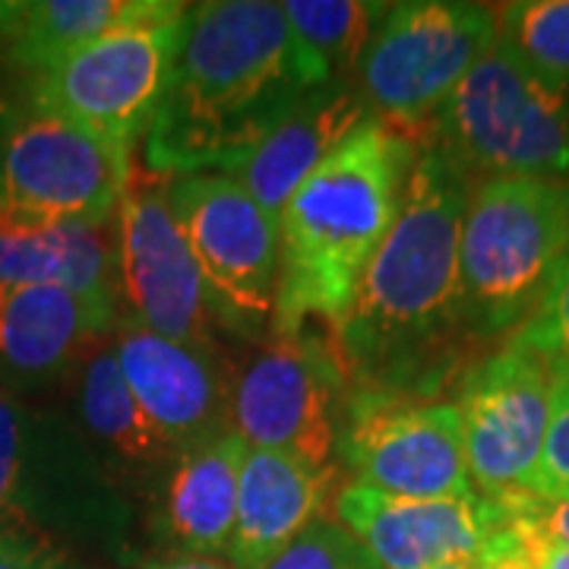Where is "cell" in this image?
<instances>
[{
  "label": "cell",
  "instance_id": "30",
  "mask_svg": "<svg viewBox=\"0 0 569 569\" xmlns=\"http://www.w3.org/2000/svg\"><path fill=\"white\" fill-rule=\"evenodd\" d=\"M22 471V418L0 392V519L7 516Z\"/></svg>",
  "mask_w": 569,
  "mask_h": 569
},
{
  "label": "cell",
  "instance_id": "28",
  "mask_svg": "<svg viewBox=\"0 0 569 569\" xmlns=\"http://www.w3.org/2000/svg\"><path fill=\"white\" fill-rule=\"evenodd\" d=\"M497 503L507 509V519L516 529H526L569 548V500H545L535 493H519Z\"/></svg>",
  "mask_w": 569,
  "mask_h": 569
},
{
  "label": "cell",
  "instance_id": "2",
  "mask_svg": "<svg viewBox=\"0 0 569 569\" xmlns=\"http://www.w3.org/2000/svg\"><path fill=\"white\" fill-rule=\"evenodd\" d=\"M415 159V142L367 118L298 187L279 222L276 336L310 320L339 336L399 212Z\"/></svg>",
  "mask_w": 569,
  "mask_h": 569
},
{
  "label": "cell",
  "instance_id": "1",
  "mask_svg": "<svg viewBox=\"0 0 569 569\" xmlns=\"http://www.w3.org/2000/svg\"><path fill=\"white\" fill-rule=\"evenodd\" d=\"M332 77L295 39L282 3L209 0L187 13L164 102L146 130L156 178L231 174Z\"/></svg>",
  "mask_w": 569,
  "mask_h": 569
},
{
  "label": "cell",
  "instance_id": "23",
  "mask_svg": "<svg viewBox=\"0 0 569 569\" xmlns=\"http://www.w3.org/2000/svg\"><path fill=\"white\" fill-rule=\"evenodd\" d=\"M282 10L301 48L339 82L342 73L358 70L367 41L389 7L361 0H284Z\"/></svg>",
  "mask_w": 569,
  "mask_h": 569
},
{
  "label": "cell",
  "instance_id": "8",
  "mask_svg": "<svg viewBox=\"0 0 569 569\" xmlns=\"http://www.w3.org/2000/svg\"><path fill=\"white\" fill-rule=\"evenodd\" d=\"M133 174L130 149L29 104L0 123V206L48 222H111Z\"/></svg>",
  "mask_w": 569,
  "mask_h": 569
},
{
  "label": "cell",
  "instance_id": "19",
  "mask_svg": "<svg viewBox=\"0 0 569 569\" xmlns=\"http://www.w3.org/2000/svg\"><path fill=\"white\" fill-rule=\"evenodd\" d=\"M118 222H48L0 206V284H63L111 301Z\"/></svg>",
  "mask_w": 569,
  "mask_h": 569
},
{
  "label": "cell",
  "instance_id": "29",
  "mask_svg": "<svg viewBox=\"0 0 569 569\" xmlns=\"http://www.w3.org/2000/svg\"><path fill=\"white\" fill-rule=\"evenodd\" d=\"M0 569H63L61 557L22 519H0Z\"/></svg>",
  "mask_w": 569,
  "mask_h": 569
},
{
  "label": "cell",
  "instance_id": "20",
  "mask_svg": "<svg viewBox=\"0 0 569 569\" xmlns=\"http://www.w3.org/2000/svg\"><path fill=\"white\" fill-rule=\"evenodd\" d=\"M247 449L234 430H222L181 452L164 490V529L183 553H224L234 531Z\"/></svg>",
  "mask_w": 569,
  "mask_h": 569
},
{
  "label": "cell",
  "instance_id": "32",
  "mask_svg": "<svg viewBox=\"0 0 569 569\" xmlns=\"http://www.w3.org/2000/svg\"><path fill=\"white\" fill-rule=\"evenodd\" d=\"M512 526V522H509ZM516 529V526H512ZM522 535V545L529 550V560L535 569H569V548L560 541H550L541 535H531L526 529H516Z\"/></svg>",
  "mask_w": 569,
  "mask_h": 569
},
{
  "label": "cell",
  "instance_id": "33",
  "mask_svg": "<svg viewBox=\"0 0 569 569\" xmlns=\"http://www.w3.org/2000/svg\"><path fill=\"white\" fill-rule=\"evenodd\" d=\"M142 569H238L228 560H216V557H197V553H174V557H162L152 560Z\"/></svg>",
  "mask_w": 569,
  "mask_h": 569
},
{
  "label": "cell",
  "instance_id": "22",
  "mask_svg": "<svg viewBox=\"0 0 569 569\" xmlns=\"http://www.w3.org/2000/svg\"><path fill=\"white\" fill-rule=\"evenodd\" d=\"M82 418L89 430L130 462H162L171 452L168 440L137 406L133 392L123 380L114 348H102L89 358L82 377Z\"/></svg>",
  "mask_w": 569,
  "mask_h": 569
},
{
  "label": "cell",
  "instance_id": "4",
  "mask_svg": "<svg viewBox=\"0 0 569 569\" xmlns=\"http://www.w3.org/2000/svg\"><path fill=\"white\" fill-rule=\"evenodd\" d=\"M567 253L569 181L485 178L462 216V323L481 336L519 329Z\"/></svg>",
  "mask_w": 569,
  "mask_h": 569
},
{
  "label": "cell",
  "instance_id": "17",
  "mask_svg": "<svg viewBox=\"0 0 569 569\" xmlns=\"http://www.w3.org/2000/svg\"><path fill=\"white\" fill-rule=\"evenodd\" d=\"M367 118L370 114L358 92L342 82L323 86L298 104L228 178H234L276 222H282L284 206L298 187Z\"/></svg>",
  "mask_w": 569,
  "mask_h": 569
},
{
  "label": "cell",
  "instance_id": "25",
  "mask_svg": "<svg viewBox=\"0 0 569 569\" xmlns=\"http://www.w3.org/2000/svg\"><path fill=\"white\" fill-rule=\"evenodd\" d=\"M512 342L531 351L553 377H569V253L557 263L529 320L516 329Z\"/></svg>",
  "mask_w": 569,
  "mask_h": 569
},
{
  "label": "cell",
  "instance_id": "11",
  "mask_svg": "<svg viewBox=\"0 0 569 569\" xmlns=\"http://www.w3.org/2000/svg\"><path fill=\"white\" fill-rule=\"evenodd\" d=\"M212 301L241 323H263L276 307L279 222L228 174H187L164 187Z\"/></svg>",
  "mask_w": 569,
  "mask_h": 569
},
{
  "label": "cell",
  "instance_id": "27",
  "mask_svg": "<svg viewBox=\"0 0 569 569\" xmlns=\"http://www.w3.org/2000/svg\"><path fill=\"white\" fill-rule=\"evenodd\" d=\"M529 493L545 500H569V377H553L550 421Z\"/></svg>",
  "mask_w": 569,
  "mask_h": 569
},
{
  "label": "cell",
  "instance_id": "24",
  "mask_svg": "<svg viewBox=\"0 0 569 569\" xmlns=\"http://www.w3.org/2000/svg\"><path fill=\"white\" fill-rule=\"evenodd\" d=\"M497 41L557 89H569V0H519L497 13Z\"/></svg>",
  "mask_w": 569,
  "mask_h": 569
},
{
  "label": "cell",
  "instance_id": "14",
  "mask_svg": "<svg viewBox=\"0 0 569 569\" xmlns=\"http://www.w3.org/2000/svg\"><path fill=\"white\" fill-rule=\"evenodd\" d=\"M339 526L351 531L380 569L478 567L509 519L481 493L447 500H406L351 481L336 493Z\"/></svg>",
  "mask_w": 569,
  "mask_h": 569
},
{
  "label": "cell",
  "instance_id": "16",
  "mask_svg": "<svg viewBox=\"0 0 569 569\" xmlns=\"http://www.w3.org/2000/svg\"><path fill=\"white\" fill-rule=\"evenodd\" d=\"M332 488V466L313 468L272 449H247L234 531L224 548L238 569H263L305 529H310Z\"/></svg>",
  "mask_w": 569,
  "mask_h": 569
},
{
  "label": "cell",
  "instance_id": "3",
  "mask_svg": "<svg viewBox=\"0 0 569 569\" xmlns=\"http://www.w3.org/2000/svg\"><path fill=\"white\" fill-rule=\"evenodd\" d=\"M468 174L437 149L418 152L399 212L367 266L339 348L367 387H396L418 365V351L462 320L459 238Z\"/></svg>",
  "mask_w": 569,
  "mask_h": 569
},
{
  "label": "cell",
  "instance_id": "26",
  "mask_svg": "<svg viewBox=\"0 0 569 569\" xmlns=\"http://www.w3.org/2000/svg\"><path fill=\"white\" fill-rule=\"evenodd\" d=\"M263 569H380L367 548L339 522L317 519Z\"/></svg>",
  "mask_w": 569,
  "mask_h": 569
},
{
  "label": "cell",
  "instance_id": "34",
  "mask_svg": "<svg viewBox=\"0 0 569 569\" xmlns=\"http://www.w3.org/2000/svg\"><path fill=\"white\" fill-rule=\"evenodd\" d=\"M433 569H475V567H468V563H443V567H433Z\"/></svg>",
  "mask_w": 569,
  "mask_h": 569
},
{
  "label": "cell",
  "instance_id": "12",
  "mask_svg": "<svg viewBox=\"0 0 569 569\" xmlns=\"http://www.w3.org/2000/svg\"><path fill=\"white\" fill-rule=\"evenodd\" d=\"M553 373L512 342L468 367L459 387V421L471 485L488 500L529 493L550 421Z\"/></svg>",
  "mask_w": 569,
  "mask_h": 569
},
{
  "label": "cell",
  "instance_id": "15",
  "mask_svg": "<svg viewBox=\"0 0 569 569\" xmlns=\"http://www.w3.org/2000/svg\"><path fill=\"white\" fill-rule=\"evenodd\" d=\"M114 358L137 406L171 449L183 452L228 430L222 418L231 396L209 348L183 346L130 320L118 329Z\"/></svg>",
  "mask_w": 569,
  "mask_h": 569
},
{
  "label": "cell",
  "instance_id": "21",
  "mask_svg": "<svg viewBox=\"0 0 569 569\" xmlns=\"http://www.w3.org/2000/svg\"><path fill=\"white\" fill-rule=\"evenodd\" d=\"M168 0H39V3H13L10 20L0 39L10 41V54L20 67L51 70L54 63L73 54L89 41L102 39L104 32L130 22L162 17Z\"/></svg>",
  "mask_w": 569,
  "mask_h": 569
},
{
  "label": "cell",
  "instance_id": "18",
  "mask_svg": "<svg viewBox=\"0 0 569 569\" xmlns=\"http://www.w3.org/2000/svg\"><path fill=\"white\" fill-rule=\"evenodd\" d=\"M114 301L63 284H0V365L22 377H54L111 329Z\"/></svg>",
  "mask_w": 569,
  "mask_h": 569
},
{
  "label": "cell",
  "instance_id": "6",
  "mask_svg": "<svg viewBox=\"0 0 569 569\" xmlns=\"http://www.w3.org/2000/svg\"><path fill=\"white\" fill-rule=\"evenodd\" d=\"M493 44L497 13L490 7L459 0L396 3L358 61V96L373 121L415 142Z\"/></svg>",
  "mask_w": 569,
  "mask_h": 569
},
{
  "label": "cell",
  "instance_id": "13",
  "mask_svg": "<svg viewBox=\"0 0 569 569\" xmlns=\"http://www.w3.org/2000/svg\"><path fill=\"white\" fill-rule=\"evenodd\" d=\"M168 183L130 174L118 212V279L133 320L164 339L209 348L212 295L168 206Z\"/></svg>",
  "mask_w": 569,
  "mask_h": 569
},
{
  "label": "cell",
  "instance_id": "5",
  "mask_svg": "<svg viewBox=\"0 0 569 569\" xmlns=\"http://www.w3.org/2000/svg\"><path fill=\"white\" fill-rule=\"evenodd\" d=\"M430 130V149L462 174L569 181L567 89L541 80L500 41L462 77Z\"/></svg>",
  "mask_w": 569,
  "mask_h": 569
},
{
  "label": "cell",
  "instance_id": "9",
  "mask_svg": "<svg viewBox=\"0 0 569 569\" xmlns=\"http://www.w3.org/2000/svg\"><path fill=\"white\" fill-rule=\"evenodd\" d=\"M342 456L358 485L389 497L447 500L475 493L456 402L361 387L348 406Z\"/></svg>",
  "mask_w": 569,
  "mask_h": 569
},
{
  "label": "cell",
  "instance_id": "10",
  "mask_svg": "<svg viewBox=\"0 0 569 569\" xmlns=\"http://www.w3.org/2000/svg\"><path fill=\"white\" fill-rule=\"evenodd\" d=\"M342 358L329 342L298 329L276 336L241 370L231 392V430L250 449H272L329 468L336 447V399Z\"/></svg>",
  "mask_w": 569,
  "mask_h": 569
},
{
  "label": "cell",
  "instance_id": "7",
  "mask_svg": "<svg viewBox=\"0 0 569 569\" xmlns=\"http://www.w3.org/2000/svg\"><path fill=\"white\" fill-rule=\"evenodd\" d=\"M187 13V3H171L162 17L82 44L41 73L32 104L130 149L162 108Z\"/></svg>",
  "mask_w": 569,
  "mask_h": 569
},
{
  "label": "cell",
  "instance_id": "31",
  "mask_svg": "<svg viewBox=\"0 0 569 569\" xmlns=\"http://www.w3.org/2000/svg\"><path fill=\"white\" fill-rule=\"evenodd\" d=\"M507 512V509H503ZM475 569H535L529 560V550L522 545V535L507 526L493 538L490 550L481 557V563Z\"/></svg>",
  "mask_w": 569,
  "mask_h": 569
}]
</instances>
